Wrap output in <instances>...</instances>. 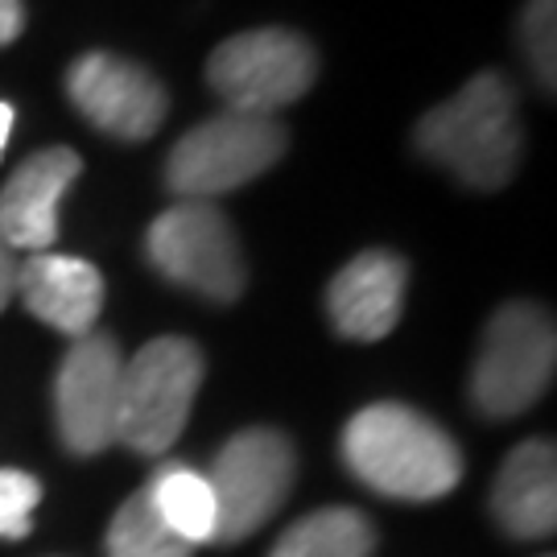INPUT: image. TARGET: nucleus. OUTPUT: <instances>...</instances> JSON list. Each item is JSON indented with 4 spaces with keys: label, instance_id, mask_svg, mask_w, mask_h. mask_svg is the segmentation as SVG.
Wrapping results in <instances>:
<instances>
[{
    "label": "nucleus",
    "instance_id": "1",
    "mask_svg": "<svg viewBox=\"0 0 557 557\" xmlns=\"http://www.w3.org/2000/svg\"><path fill=\"white\" fill-rule=\"evenodd\" d=\"M413 145L421 158L450 170L462 186L499 190L517 174L524 149L517 87L499 71H479L450 100L421 116Z\"/></svg>",
    "mask_w": 557,
    "mask_h": 557
},
{
    "label": "nucleus",
    "instance_id": "2",
    "mask_svg": "<svg viewBox=\"0 0 557 557\" xmlns=\"http://www.w3.org/2000/svg\"><path fill=\"white\" fill-rule=\"evenodd\" d=\"M343 462L359 483L393 499L450 496L462 479L455 438L425 413L380 400L359 409L343 430Z\"/></svg>",
    "mask_w": 557,
    "mask_h": 557
},
{
    "label": "nucleus",
    "instance_id": "3",
    "mask_svg": "<svg viewBox=\"0 0 557 557\" xmlns=\"http://www.w3.org/2000/svg\"><path fill=\"white\" fill-rule=\"evenodd\" d=\"M202 388V351L190 338L165 335L124 359L116 405V442L137 455H165Z\"/></svg>",
    "mask_w": 557,
    "mask_h": 557
},
{
    "label": "nucleus",
    "instance_id": "4",
    "mask_svg": "<svg viewBox=\"0 0 557 557\" xmlns=\"http://www.w3.org/2000/svg\"><path fill=\"white\" fill-rule=\"evenodd\" d=\"M285 145H289V133L277 116L220 112V116L195 124L170 149L165 186L178 199L211 202L248 186L264 170H273L285 158Z\"/></svg>",
    "mask_w": 557,
    "mask_h": 557
},
{
    "label": "nucleus",
    "instance_id": "5",
    "mask_svg": "<svg viewBox=\"0 0 557 557\" xmlns=\"http://www.w3.org/2000/svg\"><path fill=\"white\" fill-rule=\"evenodd\" d=\"M554 368L557 335L549 310L533 301H508L483 331V347L471 372V397L487 418H517L545 397Z\"/></svg>",
    "mask_w": 557,
    "mask_h": 557
},
{
    "label": "nucleus",
    "instance_id": "6",
    "mask_svg": "<svg viewBox=\"0 0 557 557\" xmlns=\"http://www.w3.org/2000/svg\"><path fill=\"white\" fill-rule=\"evenodd\" d=\"M319 79L314 46L294 29H248L227 38L207 59V83L227 112L277 116V108L301 100Z\"/></svg>",
    "mask_w": 557,
    "mask_h": 557
},
{
    "label": "nucleus",
    "instance_id": "7",
    "mask_svg": "<svg viewBox=\"0 0 557 557\" xmlns=\"http://www.w3.org/2000/svg\"><path fill=\"white\" fill-rule=\"evenodd\" d=\"M145 257L165 281L211 301H236L248 281L236 227L211 202L182 199L161 211L145 236Z\"/></svg>",
    "mask_w": 557,
    "mask_h": 557
},
{
    "label": "nucleus",
    "instance_id": "8",
    "mask_svg": "<svg viewBox=\"0 0 557 557\" xmlns=\"http://www.w3.org/2000/svg\"><path fill=\"white\" fill-rule=\"evenodd\" d=\"M298 475V458L285 434L252 425L223 446L211 462V496H215V541L236 545L252 537L264 520H273Z\"/></svg>",
    "mask_w": 557,
    "mask_h": 557
},
{
    "label": "nucleus",
    "instance_id": "9",
    "mask_svg": "<svg viewBox=\"0 0 557 557\" xmlns=\"http://www.w3.org/2000/svg\"><path fill=\"white\" fill-rule=\"evenodd\" d=\"M120 356L112 335H83L66 351L54 380V413H59L62 446L71 455H100L116 442V405H120Z\"/></svg>",
    "mask_w": 557,
    "mask_h": 557
},
{
    "label": "nucleus",
    "instance_id": "10",
    "mask_svg": "<svg viewBox=\"0 0 557 557\" xmlns=\"http://www.w3.org/2000/svg\"><path fill=\"white\" fill-rule=\"evenodd\" d=\"M66 96L100 133L120 140L153 137L170 112V96L158 75L108 50H91L71 62Z\"/></svg>",
    "mask_w": 557,
    "mask_h": 557
},
{
    "label": "nucleus",
    "instance_id": "11",
    "mask_svg": "<svg viewBox=\"0 0 557 557\" xmlns=\"http://www.w3.org/2000/svg\"><path fill=\"white\" fill-rule=\"evenodd\" d=\"M83 174L75 149L54 145L38 149L13 170V178L0 190V244L13 252H46L59 239V202L66 186Z\"/></svg>",
    "mask_w": 557,
    "mask_h": 557
},
{
    "label": "nucleus",
    "instance_id": "12",
    "mask_svg": "<svg viewBox=\"0 0 557 557\" xmlns=\"http://www.w3.org/2000/svg\"><path fill=\"white\" fill-rule=\"evenodd\" d=\"M409 264L388 248H368L351 264H343L326 289V310L343 338L376 343L393 335L405 306Z\"/></svg>",
    "mask_w": 557,
    "mask_h": 557
},
{
    "label": "nucleus",
    "instance_id": "13",
    "mask_svg": "<svg viewBox=\"0 0 557 557\" xmlns=\"http://www.w3.org/2000/svg\"><path fill=\"white\" fill-rule=\"evenodd\" d=\"M17 294L29 314L62 335L83 338L96 331L103 310V277L91 260L34 252L17 264Z\"/></svg>",
    "mask_w": 557,
    "mask_h": 557
},
{
    "label": "nucleus",
    "instance_id": "14",
    "mask_svg": "<svg viewBox=\"0 0 557 557\" xmlns=\"http://www.w3.org/2000/svg\"><path fill=\"white\" fill-rule=\"evenodd\" d=\"M492 508L504 533L524 541L549 537L557 529V458L554 442H520L504 458L492 487Z\"/></svg>",
    "mask_w": 557,
    "mask_h": 557
},
{
    "label": "nucleus",
    "instance_id": "15",
    "mask_svg": "<svg viewBox=\"0 0 557 557\" xmlns=\"http://www.w3.org/2000/svg\"><path fill=\"white\" fill-rule=\"evenodd\" d=\"M149 496L161 520L178 533L186 545H207L215 541V496L207 475H199L186 462H161L158 475L149 479Z\"/></svg>",
    "mask_w": 557,
    "mask_h": 557
},
{
    "label": "nucleus",
    "instance_id": "16",
    "mask_svg": "<svg viewBox=\"0 0 557 557\" xmlns=\"http://www.w3.org/2000/svg\"><path fill=\"white\" fill-rule=\"evenodd\" d=\"M376 529L356 508H322L277 537L269 557H372Z\"/></svg>",
    "mask_w": 557,
    "mask_h": 557
},
{
    "label": "nucleus",
    "instance_id": "17",
    "mask_svg": "<svg viewBox=\"0 0 557 557\" xmlns=\"http://www.w3.org/2000/svg\"><path fill=\"white\" fill-rule=\"evenodd\" d=\"M108 557H195V545L186 541L161 520L153 508L149 487H140L120 504L108 529Z\"/></svg>",
    "mask_w": 557,
    "mask_h": 557
},
{
    "label": "nucleus",
    "instance_id": "18",
    "mask_svg": "<svg viewBox=\"0 0 557 557\" xmlns=\"http://www.w3.org/2000/svg\"><path fill=\"white\" fill-rule=\"evenodd\" d=\"M557 0H529L520 13V46L533 66V79L541 83L545 96H554L557 83Z\"/></svg>",
    "mask_w": 557,
    "mask_h": 557
},
{
    "label": "nucleus",
    "instance_id": "19",
    "mask_svg": "<svg viewBox=\"0 0 557 557\" xmlns=\"http://www.w3.org/2000/svg\"><path fill=\"white\" fill-rule=\"evenodd\" d=\"M41 487L25 471H0V541H21L34 529Z\"/></svg>",
    "mask_w": 557,
    "mask_h": 557
},
{
    "label": "nucleus",
    "instance_id": "20",
    "mask_svg": "<svg viewBox=\"0 0 557 557\" xmlns=\"http://www.w3.org/2000/svg\"><path fill=\"white\" fill-rule=\"evenodd\" d=\"M25 29V4L21 0H0V46H13Z\"/></svg>",
    "mask_w": 557,
    "mask_h": 557
},
{
    "label": "nucleus",
    "instance_id": "21",
    "mask_svg": "<svg viewBox=\"0 0 557 557\" xmlns=\"http://www.w3.org/2000/svg\"><path fill=\"white\" fill-rule=\"evenodd\" d=\"M13 289H17V264H13V252L0 244V310L13 301Z\"/></svg>",
    "mask_w": 557,
    "mask_h": 557
},
{
    "label": "nucleus",
    "instance_id": "22",
    "mask_svg": "<svg viewBox=\"0 0 557 557\" xmlns=\"http://www.w3.org/2000/svg\"><path fill=\"white\" fill-rule=\"evenodd\" d=\"M13 120H17V112H13V103L0 100V153H4V145H9V137H13Z\"/></svg>",
    "mask_w": 557,
    "mask_h": 557
}]
</instances>
